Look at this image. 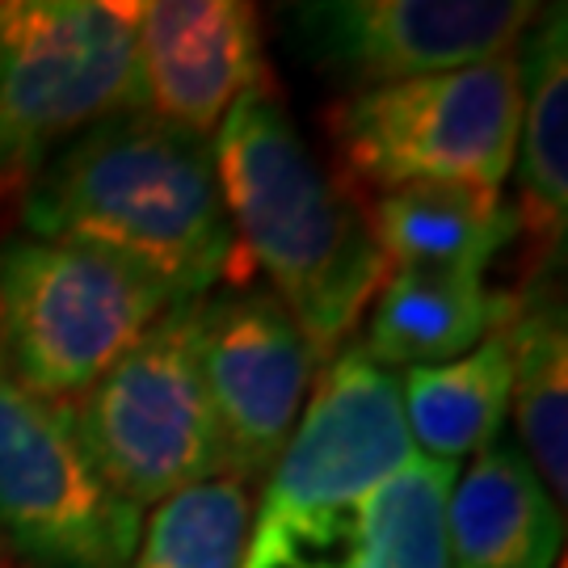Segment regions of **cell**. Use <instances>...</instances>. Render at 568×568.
<instances>
[{
    "instance_id": "obj_1",
    "label": "cell",
    "mask_w": 568,
    "mask_h": 568,
    "mask_svg": "<svg viewBox=\"0 0 568 568\" xmlns=\"http://www.w3.org/2000/svg\"><path fill=\"white\" fill-rule=\"evenodd\" d=\"M26 236L98 244L152 270L182 300L248 286L215 143L135 110L89 126L26 185Z\"/></svg>"
},
{
    "instance_id": "obj_2",
    "label": "cell",
    "mask_w": 568,
    "mask_h": 568,
    "mask_svg": "<svg viewBox=\"0 0 568 568\" xmlns=\"http://www.w3.org/2000/svg\"><path fill=\"white\" fill-rule=\"evenodd\" d=\"M211 143L248 265L321 363L342 354L387 274L358 190L312 152L274 81L236 98Z\"/></svg>"
},
{
    "instance_id": "obj_3",
    "label": "cell",
    "mask_w": 568,
    "mask_h": 568,
    "mask_svg": "<svg viewBox=\"0 0 568 568\" xmlns=\"http://www.w3.org/2000/svg\"><path fill=\"white\" fill-rule=\"evenodd\" d=\"M182 295L98 244H0V363L42 400L77 405Z\"/></svg>"
},
{
    "instance_id": "obj_4",
    "label": "cell",
    "mask_w": 568,
    "mask_h": 568,
    "mask_svg": "<svg viewBox=\"0 0 568 568\" xmlns=\"http://www.w3.org/2000/svg\"><path fill=\"white\" fill-rule=\"evenodd\" d=\"M417 459L396 375L358 345L328 358L300 422L253 501L244 568H295L371 488Z\"/></svg>"
},
{
    "instance_id": "obj_5",
    "label": "cell",
    "mask_w": 568,
    "mask_h": 568,
    "mask_svg": "<svg viewBox=\"0 0 568 568\" xmlns=\"http://www.w3.org/2000/svg\"><path fill=\"white\" fill-rule=\"evenodd\" d=\"M523 119L518 51L438 77L345 93L325 131L345 178L366 190L471 185L501 194ZM354 185V190H358Z\"/></svg>"
},
{
    "instance_id": "obj_6",
    "label": "cell",
    "mask_w": 568,
    "mask_h": 568,
    "mask_svg": "<svg viewBox=\"0 0 568 568\" xmlns=\"http://www.w3.org/2000/svg\"><path fill=\"white\" fill-rule=\"evenodd\" d=\"M203 300L169 307L72 405V422L98 476L140 514L182 488L224 476L199 366Z\"/></svg>"
},
{
    "instance_id": "obj_7",
    "label": "cell",
    "mask_w": 568,
    "mask_h": 568,
    "mask_svg": "<svg viewBox=\"0 0 568 568\" xmlns=\"http://www.w3.org/2000/svg\"><path fill=\"white\" fill-rule=\"evenodd\" d=\"M131 47L135 0L0 4V182H30L131 105Z\"/></svg>"
},
{
    "instance_id": "obj_8",
    "label": "cell",
    "mask_w": 568,
    "mask_h": 568,
    "mask_svg": "<svg viewBox=\"0 0 568 568\" xmlns=\"http://www.w3.org/2000/svg\"><path fill=\"white\" fill-rule=\"evenodd\" d=\"M140 527L98 476L72 405L34 396L0 363V535L34 568H126Z\"/></svg>"
},
{
    "instance_id": "obj_9",
    "label": "cell",
    "mask_w": 568,
    "mask_h": 568,
    "mask_svg": "<svg viewBox=\"0 0 568 568\" xmlns=\"http://www.w3.org/2000/svg\"><path fill=\"white\" fill-rule=\"evenodd\" d=\"M295 47L349 93L455 72L518 51L530 0H316L286 9Z\"/></svg>"
},
{
    "instance_id": "obj_10",
    "label": "cell",
    "mask_w": 568,
    "mask_h": 568,
    "mask_svg": "<svg viewBox=\"0 0 568 568\" xmlns=\"http://www.w3.org/2000/svg\"><path fill=\"white\" fill-rule=\"evenodd\" d=\"M199 366L224 476L257 488L316 387L321 358L274 291H211L199 312Z\"/></svg>"
},
{
    "instance_id": "obj_11",
    "label": "cell",
    "mask_w": 568,
    "mask_h": 568,
    "mask_svg": "<svg viewBox=\"0 0 568 568\" xmlns=\"http://www.w3.org/2000/svg\"><path fill=\"white\" fill-rule=\"evenodd\" d=\"M270 84L262 13L244 0H135L131 105L215 135L236 98Z\"/></svg>"
},
{
    "instance_id": "obj_12",
    "label": "cell",
    "mask_w": 568,
    "mask_h": 568,
    "mask_svg": "<svg viewBox=\"0 0 568 568\" xmlns=\"http://www.w3.org/2000/svg\"><path fill=\"white\" fill-rule=\"evenodd\" d=\"M565 514L518 443L480 450L447 497L450 568H560Z\"/></svg>"
},
{
    "instance_id": "obj_13",
    "label": "cell",
    "mask_w": 568,
    "mask_h": 568,
    "mask_svg": "<svg viewBox=\"0 0 568 568\" xmlns=\"http://www.w3.org/2000/svg\"><path fill=\"white\" fill-rule=\"evenodd\" d=\"M523 119L514 143L518 169V236L530 248V270L544 274L560 257L568 227V21L565 4L544 9L518 47ZM509 169V173H514Z\"/></svg>"
},
{
    "instance_id": "obj_14",
    "label": "cell",
    "mask_w": 568,
    "mask_h": 568,
    "mask_svg": "<svg viewBox=\"0 0 568 568\" xmlns=\"http://www.w3.org/2000/svg\"><path fill=\"white\" fill-rule=\"evenodd\" d=\"M363 211L387 270L485 278L488 262L518 236L514 206L471 185H396L379 190Z\"/></svg>"
},
{
    "instance_id": "obj_15",
    "label": "cell",
    "mask_w": 568,
    "mask_h": 568,
    "mask_svg": "<svg viewBox=\"0 0 568 568\" xmlns=\"http://www.w3.org/2000/svg\"><path fill=\"white\" fill-rule=\"evenodd\" d=\"M509 295L488 291L485 278L387 270L366 304L363 349L384 371L392 366H438L459 358L506 325Z\"/></svg>"
},
{
    "instance_id": "obj_16",
    "label": "cell",
    "mask_w": 568,
    "mask_h": 568,
    "mask_svg": "<svg viewBox=\"0 0 568 568\" xmlns=\"http://www.w3.org/2000/svg\"><path fill=\"white\" fill-rule=\"evenodd\" d=\"M455 476L459 467L450 464L408 459L295 568H450L447 497Z\"/></svg>"
},
{
    "instance_id": "obj_17",
    "label": "cell",
    "mask_w": 568,
    "mask_h": 568,
    "mask_svg": "<svg viewBox=\"0 0 568 568\" xmlns=\"http://www.w3.org/2000/svg\"><path fill=\"white\" fill-rule=\"evenodd\" d=\"M509 413L535 476L565 506L568 493V325L560 291L548 283L509 295Z\"/></svg>"
},
{
    "instance_id": "obj_18",
    "label": "cell",
    "mask_w": 568,
    "mask_h": 568,
    "mask_svg": "<svg viewBox=\"0 0 568 568\" xmlns=\"http://www.w3.org/2000/svg\"><path fill=\"white\" fill-rule=\"evenodd\" d=\"M400 408L422 459L459 467L501 438L509 417L506 333H488L476 349L438 366H408L396 375Z\"/></svg>"
},
{
    "instance_id": "obj_19",
    "label": "cell",
    "mask_w": 568,
    "mask_h": 568,
    "mask_svg": "<svg viewBox=\"0 0 568 568\" xmlns=\"http://www.w3.org/2000/svg\"><path fill=\"white\" fill-rule=\"evenodd\" d=\"M253 535V488L215 476L143 514L126 568H244Z\"/></svg>"
}]
</instances>
